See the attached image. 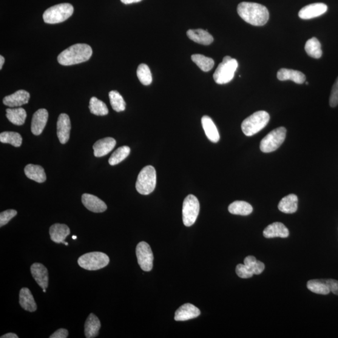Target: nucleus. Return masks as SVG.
<instances>
[{"instance_id": "f257e3e1", "label": "nucleus", "mask_w": 338, "mask_h": 338, "mask_svg": "<svg viewBox=\"0 0 338 338\" xmlns=\"http://www.w3.org/2000/svg\"><path fill=\"white\" fill-rule=\"evenodd\" d=\"M238 15L254 26H263L269 21V11L264 6L252 2H242L237 7Z\"/></svg>"}, {"instance_id": "f03ea898", "label": "nucleus", "mask_w": 338, "mask_h": 338, "mask_svg": "<svg viewBox=\"0 0 338 338\" xmlns=\"http://www.w3.org/2000/svg\"><path fill=\"white\" fill-rule=\"evenodd\" d=\"M92 55V49L90 45L78 44L72 45L58 56V62L64 66H70L83 63L89 61Z\"/></svg>"}, {"instance_id": "7ed1b4c3", "label": "nucleus", "mask_w": 338, "mask_h": 338, "mask_svg": "<svg viewBox=\"0 0 338 338\" xmlns=\"http://www.w3.org/2000/svg\"><path fill=\"white\" fill-rule=\"evenodd\" d=\"M270 116L266 111H258L246 118L241 128L246 136H252L263 130L269 123Z\"/></svg>"}, {"instance_id": "20e7f679", "label": "nucleus", "mask_w": 338, "mask_h": 338, "mask_svg": "<svg viewBox=\"0 0 338 338\" xmlns=\"http://www.w3.org/2000/svg\"><path fill=\"white\" fill-rule=\"evenodd\" d=\"M237 67L238 62L236 59L226 56L213 75L215 83L220 85L229 83L234 78Z\"/></svg>"}, {"instance_id": "39448f33", "label": "nucleus", "mask_w": 338, "mask_h": 338, "mask_svg": "<svg viewBox=\"0 0 338 338\" xmlns=\"http://www.w3.org/2000/svg\"><path fill=\"white\" fill-rule=\"evenodd\" d=\"M157 176L154 167L147 166L141 170L138 175L135 187L142 195H149L154 190Z\"/></svg>"}, {"instance_id": "423d86ee", "label": "nucleus", "mask_w": 338, "mask_h": 338, "mask_svg": "<svg viewBox=\"0 0 338 338\" xmlns=\"http://www.w3.org/2000/svg\"><path fill=\"white\" fill-rule=\"evenodd\" d=\"M73 11L74 8L70 4L56 5L45 11L43 18L46 24H59L69 19L73 15Z\"/></svg>"}, {"instance_id": "0eeeda50", "label": "nucleus", "mask_w": 338, "mask_h": 338, "mask_svg": "<svg viewBox=\"0 0 338 338\" xmlns=\"http://www.w3.org/2000/svg\"><path fill=\"white\" fill-rule=\"evenodd\" d=\"M109 262V256L101 252H89L81 255L78 260V265L88 271H96L104 268Z\"/></svg>"}, {"instance_id": "6e6552de", "label": "nucleus", "mask_w": 338, "mask_h": 338, "mask_svg": "<svg viewBox=\"0 0 338 338\" xmlns=\"http://www.w3.org/2000/svg\"><path fill=\"white\" fill-rule=\"evenodd\" d=\"M286 135V128H277L268 133L261 142L260 149L264 153L275 151L285 141Z\"/></svg>"}, {"instance_id": "1a4fd4ad", "label": "nucleus", "mask_w": 338, "mask_h": 338, "mask_svg": "<svg viewBox=\"0 0 338 338\" xmlns=\"http://www.w3.org/2000/svg\"><path fill=\"white\" fill-rule=\"evenodd\" d=\"M200 204L194 195H187L184 201L183 218L184 225L190 227L195 223L200 214Z\"/></svg>"}, {"instance_id": "9d476101", "label": "nucleus", "mask_w": 338, "mask_h": 338, "mask_svg": "<svg viewBox=\"0 0 338 338\" xmlns=\"http://www.w3.org/2000/svg\"><path fill=\"white\" fill-rule=\"evenodd\" d=\"M136 255L139 266L144 271L149 272L153 268V254L150 246L146 242H141L136 248Z\"/></svg>"}, {"instance_id": "9b49d317", "label": "nucleus", "mask_w": 338, "mask_h": 338, "mask_svg": "<svg viewBox=\"0 0 338 338\" xmlns=\"http://www.w3.org/2000/svg\"><path fill=\"white\" fill-rule=\"evenodd\" d=\"M327 10V5L322 3H317L303 7L300 11L299 16L303 19H312L323 15Z\"/></svg>"}, {"instance_id": "f8f14e48", "label": "nucleus", "mask_w": 338, "mask_h": 338, "mask_svg": "<svg viewBox=\"0 0 338 338\" xmlns=\"http://www.w3.org/2000/svg\"><path fill=\"white\" fill-rule=\"evenodd\" d=\"M71 130L69 116L66 113H61L57 121V137L59 143L65 144L69 141Z\"/></svg>"}, {"instance_id": "ddd939ff", "label": "nucleus", "mask_w": 338, "mask_h": 338, "mask_svg": "<svg viewBox=\"0 0 338 338\" xmlns=\"http://www.w3.org/2000/svg\"><path fill=\"white\" fill-rule=\"evenodd\" d=\"M48 118V113L46 109H41L34 113L32 117L31 130L33 134L41 135L46 126Z\"/></svg>"}, {"instance_id": "4468645a", "label": "nucleus", "mask_w": 338, "mask_h": 338, "mask_svg": "<svg viewBox=\"0 0 338 338\" xmlns=\"http://www.w3.org/2000/svg\"><path fill=\"white\" fill-rule=\"evenodd\" d=\"M201 314V311L197 307L192 304L187 303L180 307L176 311L174 319L176 322H185V321L194 319Z\"/></svg>"}, {"instance_id": "2eb2a0df", "label": "nucleus", "mask_w": 338, "mask_h": 338, "mask_svg": "<svg viewBox=\"0 0 338 338\" xmlns=\"http://www.w3.org/2000/svg\"><path fill=\"white\" fill-rule=\"evenodd\" d=\"M82 202L88 210L93 212H104L107 209L106 204L103 201L92 194H84L82 195Z\"/></svg>"}, {"instance_id": "dca6fc26", "label": "nucleus", "mask_w": 338, "mask_h": 338, "mask_svg": "<svg viewBox=\"0 0 338 338\" xmlns=\"http://www.w3.org/2000/svg\"><path fill=\"white\" fill-rule=\"evenodd\" d=\"M30 93L24 90H19L10 95L5 96L3 102L8 107H21L29 102Z\"/></svg>"}, {"instance_id": "f3484780", "label": "nucleus", "mask_w": 338, "mask_h": 338, "mask_svg": "<svg viewBox=\"0 0 338 338\" xmlns=\"http://www.w3.org/2000/svg\"><path fill=\"white\" fill-rule=\"evenodd\" d=\"M31 273L36 283L42 289L48 288V272L46 267L41 263H34L31 266Z\"/></svg>"}, {"instance_id": "a211bd4d", "label": "nucleus", "mask_w": 338, "mask_h": 338, "mask_svg": "<svg viewBox=\"0 0 338 338\" xmlns=\"http://www.w3.org/2000/svg\"><path fill=\"white\" fill-rule=\"evenodd\" d=\"M115 145L116 141L112 137L101 139L93 145L94 155L96 157H101L107 155L114 148Z\"/></svg>"}, {"instance_id": "6ab92c4d", "label": "nucleus", "mask_w": 338, "mask_h": 338, "mask_svg": "<svg viewBox=\"0 0 338 338\" xmlns=\"http://www.w3.org/2000/svg\"><path fill=\"white\" fill-rule=\"evenodd\" d=\"M264 237L270 238L274 237L286 238L289 235L288 228L281 223H274L270 224L263 231Z\"/></svg>"}, {"instance_id": "aec40b11", "label": "nucleus", "mask_w": 338, "mask_h": 338, "mask_svg": "<svg viewBox=\"0 0 338 338\" xmlns=\"http://www.w3.org/2000/svg\"><path fill=\"white\" fill-rule=\"evenodd\" d=\"M277 77L281 81H292L297 84H303L306 81V76L300 71L281 69L277 73Z\"/></svg>"}, {"instance_id": "412c9836", "label": "nucleus", "mask_w": 338, "mask_h": 338, "mask_svg": "<svg viewBox=\"0 0 338 338\" xmlns=\"http://www.w3.org/2000/svg\"><path fill=\"white\" fill-rule=\"evenodd\" d=\"M50 238L54 243H64L65 238L70 234L69 227L65 224H55L50 227Z\"/></svg>"}, {"instance_id": "4be33fe9", "label": "nucleus", "mask_w": 338, "mask_h": 338, "mask_svg": "<svg viewBox=\"0 0 338 338\" xmlns=\"http://www.w3.org/2000/svg\"><path fill=\"white\" fill-rule=\"evenodd\" d=\"M202 126L207 137L213 143H217L220 141V135L216 126L211 117L209 116H204L201 119Z\"/></svg>"}, {"instance_id": "5701e85b", "label": "nucleus", "mask_w": 338, "mask_h": 338, "mask_svg": "<svg viewBox=\"0 0 338 338\" xmlns=\"http://www.w3.org/2000/svg\"><path fill=\"white\" fill-rule=\"evenodd\" d=\"M19 303L22 308L25 311L35 312L37 309V305L34 300L32 292L27 288H22L19 291Z\"/></svg>"}, {"instance_id": "b1692460", "label": "nucleus", "mask_w": 338, "mask_h": 338, "mask_svg": "<svg viewBox=\"0 0 338 338\" xmlns=\"http://www.w3.org/2000/svg\"><path fill=\"white\" fill-rule=\"evenodd\" d=\"M101 323L94 314H90L85 323V335L87 338H93L98 336Z\"/></svg>"}, {"instance_id": "393cba45", "label": "nucleus", "mask_w": 338, "mask_h": 338, "mask_svg": "<svg viewBox=\"0 0 338 338\" xmlns=\"http://www.w3.org/2000/svg\"><path fill=\"white\" fill-rule=\"evenodd\" d=\"M24 172L28 178L36 183H43L47 180L44 169L41 166L28 164L25 167Z\"/></svg>"}, {"instance_id": "a878e982", "label": "nucleus", "mask_w": 338, "mask_h": 338, "mask_svg": "<svg viewBox=\"0 0 338 338\" xmlns=\"http://www.w3.org/2000/svg\"><path fill=\"white\" fill-rule=\"evenodd\" d=\"M187 35L191 41L204 45H209L214 41L211 34L203 29L189 30L187 31Z\"/></svg>"}, {"instance_id": "bb28decb", "label": "nucleus", "mask_w": 338, "mask_h": 338, "mask_svg": "<svg viewBox=\"0 0 338 338\" xmlns=\"http://www.w3.org/2000/svg\"><path fill=\"white\" fill-rule=\"evenodd\" d=\"M298 198L295 194H289L280 201L278 209L285 214H293L297 210Z\"/></svg>"}, {"instance_id": "cd10ccee", "label": "nucleus", "mask_w": 338, "mask_h": 338, "mask_svg": "<svg viewBox=\"0 0 338 338\" xmlns=\"http://www.w3.org/2000/svg\"><path fill=\"white\" fill-rule=\"evenodd\" d=\"M7 117L11 123L16 126H22L24 124L27 118V112L23 108L15 109H7Z\"/></svg>"}, {"instance_id": "c85d7f7f", "label": "nucleus", "mask_w": 338, "mask_h": 338, "mask_svg": "<svg viewBox=\"0 0 338 338\" xmlns=\"http://www.w3.org/2000/svg\"><path fill=\"white\" fill-rule=\"evenodd\" d=\"M228 210L232 214L248 215L251 214L253 208L247 202L237 201L230 204Z\"/></svg>"}, {"instance_id": "c756f323", "label": "nucleus", "mask_w": 338, "mask_h": 338, "mask_svg": "<svg viewBox=\"0 0 338 338\" xmlns=\"http://www.w3.org/2000/svg\"><path fill=\"white\" fill-rule=\"evenodd\" d=\"M307 288L314 293L327 295L330 292L326 280H312L307 283Z\"/></svg>"}, {"instance_id": "7c9ffc66", "label": "nucleus", "mask_w": 338, "mask_h": 338, "mask_svg": "<svg viewBox=\"0 0 338 338\" xmlns=\"http://www.w3.org/2000/svg\"><path fill=\"white\" fill-rule=\"evenodd\" d=\"M305 50L309 56L314 58L322 57L323 52L322 45L316 38L308 39L305 45Z\"/></svg>"}, {"instance_id": "2f4dec72", "label": "nucleus", "mask_w": 338, "mask_h": 338, "mask_svg": "<svg viewBox=\"0 0 338 338\" xmlns=\"http://www.w3.org/2000/svg\"><path fill=\"white\" fill-rule=\"evenodd\" d=\"M191 59L201 70L205 72L211 70L214 65V61L212 58L207 57L201 54H195V55H192Z\"/></svg>"}, {"instance_id": "473e14b6", "label": "nucleus", "mask_w": 338, "mask_h": 338, "mask_svg": "<svg viewBox=\"0 0 338 338\" xmlns=\"http://www.w3.org/2000/svg\"><path fill=\"white\" fill-rule=\"evenodd\" d=\"M244 264L254 275H260L262 273L265 269V265L260 261H257L256 258L252 255H249L244 261Z\"/></svg>"}, {"instance_id": "72a5a7b5", "label": "nucleus", "mask_w": 338, "mask_h": 338, "mask_svg": "<svg viewBox=\"0 0 338 338\" xmlns=\"http://www.w3.org/2000/svg\"><path fill=\"white\" fill-rule=\"evenodd\" d=\"M89 109L90 112L95 115L104 116L109 113L106 104L95 96L90 99Z\"/></svg>"}, {"instance_id": "f704fd0d", "label": "nucleus", "mask_w": 338, "mask_h": 338, "mask_svg": "<svg viewBox=\"0 0 338 338\" xmlns=\"http://www.w3.org/2000/svg\"><path fill=\"white\" fill-rule=\"evenodd\" d=\"M109 95L112 109L117 112L124 111L126 104L120 93L117 91L112 90L109 92Z\"/></svg>"}, {"instance_id": "c9c22d12", "label": "nucleus", "mask_w": 338, "mask_h": 338, "mask_svg": "<svg viewBox=\"0 0 338 338\" xmlns=\"http://www.w3.org/2000/svg\"><path fill=\"white\" fill-rule=\"evenodd\" d=\"M0 142L4 144H10L13 146H21L22 137L19 133L14 132H4L0 134Z\"/></svg>"}, {"instance_id": "e433bc0d", "label": "nucleus", "mask_w": 338, "mask_h": 338, "mask_svg": "<svg viewBox=\"0 0 338 338\" xmlns=\"http://www.w3.org/2000/svg\"><path fill=\"white\" fill-rule=\"evenodd\" d=\"M130 149L128 146H122L119 147L113 152L110 157L109 163L111 166H115L116 164L121 163L126 159L130 154Z\"/></svg>"}, {"instance_id": "4c0bfd02", "label": "nucleus", "mask_w": 338, "mask_h": 338, "mask_svg": "<svg viewBox=\"0 0 338 338\" xmlns=\"http://www.w3.org/2000/svg\"><path fill=\"white\" fill-rule=\"evenodd\" d=\"M137 77L144 85H149L152 82V76L149 67L146 64H142L138 67Z\"/></svg>"}, {"instance_id": "58836bf2", "label": "nucleus", "mask_w": 338, "mask_h": 338, "mask_svg": "<svg viewBox=\"0 0 338 338\" xmlns=\"http://www.w3.org/2000/svg\"><path fill=\"white\" fill-rule=\"evenodd\" d=\"M17 214V211L15 210L9 209L7 210L0 214V227H3L7 224L15 217Z\"/></svg>"}, {"instance_id": "ea45409f", "label": "nucleus", "mask_w": 338, "mask_h": 338, "mask_svg": "<svg viewBox=\"0 0 338 338\" xmlns=\"http://www.w3.org/2000/svg\"><path fill=\"white\" fill-rule=\"evenodd\" d=\"M235 272L238 277L243 278V279H248L253 276V274L244 265V264H240L235 269Z\"/></svg>"}, {"instance_id": "a19ab883", "label": "nucleus", "mask_w": 338, "mask_h": 338, "mask_svg": "<svg viewBox=\"0 0 338 338\" xmlns=\"http://www.w3.org/2000/svg\"><path fill=\"white\" fill-rule=\"evenodd\" d=\"M329 105L331 107H336L338 105V77L332 88Z\"/></svg>"}, {"instance_id": "79ce46f5", "label": "nucleus", "mask_w": 338, "mask_h": 338, "mask_svg": "<svg viewBox=\"0 0 338 338\" xmlns=\"http://www.w3.org/2000/svg\"><path fill=\"white\" fill-rule=\"evenodd\" d=\"M326 281L329 287V290L333 292L334 294L337 295L338 296V281L328 279L326 280Z\"/></svg>"}, {"instance_id": "37998d69", "label": "nucleus", "mask_w": 338, "mask_h": 338, "mask_svg": "<svg viewBox=\"0 0 338 338\" xmlns=\"http://www.w3.org/2000/svg\"><path fill=\"white\" fill-rule=\"evenodd\" d=\"M69 336V331L66 329H59L50 336V338H67Z\"/></svg>"}, {"instance_id": "c03bdc74", "label": "nucleus", "mask_w": 338, "mask_h": 338, "mask_svg": "<svg viewBox=\"0 0 338 338\" xmlns=\"http://www.w3.org/2000/svg\"><path fill=\"white\" fill-rule=\"evenodd\" d=\"M122 3L126 5H129L132 4H135V3H138L143 0H121Z\"/></svg>"}, {"instance_id": "a18cd8bd", "label": "nucleus", "mask_w": 338, "mask_h": 338, "mask_svg": "<svg viewBox=\"0 0 338 338\" xmlns=\"http://www.w3.org/2000/svg\"><path fill=\"white\" fill-rule=\"evenodd\" d=\"M1 338H18V336L15 333H9L3 335Z\"/></svg>"}, {"instance_id": "49530a36", "label": "nucleus", "mask_w": 338, "mask_h": 338, "mask_svg": "<svg viewBox=\"0 0 338 338\" xmlns=\"http://www.w3.org/2000/svg\"><path fill=\"white\" fill-rule=\"evenodd\" d=\"M5 63V58L2 55L0 56V69H2L3 65Z\"/></svg>"}, {"instance_id": "de8ad7c7", "label": "nucleus", "mask_w": 338, "mask_h": 338, "mask_svg": "<svg viewBox=\"0 0 338 338\" xmlns=\"http://www.w3.org/2000/svg\"><path fill=\"white\" fill-rule=\"evenodd\" d=\"M76 238H77V237H76V235H73L72 236L73 240H76Z\"/></svg>"}, {"instance_id": "09e8293b", "label": "nucleus", "mask_w": 338, "mask_h": 338, "mask_svg": "<svg viewBox=\"0 0 338 338\" xmlns=\"http://www.w3.org/2000/svg\"><path fill=\"white\" fill-rule=\"evenodd\" d=\"M43 291H44V292H46V289H43Z\"/></svg>"}, {"instance_id": "8fccbe9b", "label": "nucleus", "mask_w": 338, "mask_h": 338, "mask_svg": "<svg viewBox=\"0 0 338 338\" xmlns=\"http://www.w3.org/2000/svg\"><path fill=\"white\" fill-rule=\"evenodd\" d=\"M306 85H308V82H306Z\"/></svg>"}]
</instances>
